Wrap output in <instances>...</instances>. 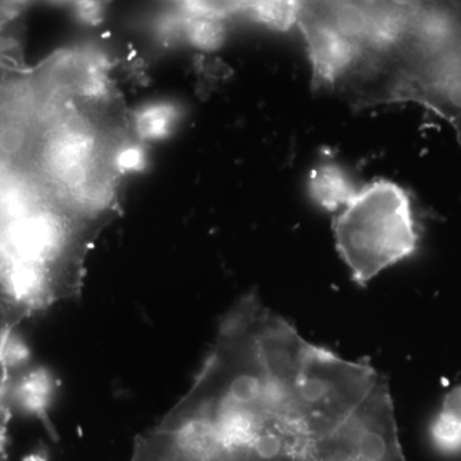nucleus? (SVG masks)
Wrapping results in <instances>:
<instances>
[{
    "instance_id": "1",
    "label": "nucleus",
    "mask_w": 461,
    "mask_h": 461,
    "mask_svg": "<svg viewBox=\"0 0 461 461\" xmlns=\"http://www.w3.org/2000/svg\"><path fill=\"white\" fill-rule=\"evenodd\" d=\"M259 342L285 411L311 439L338 429L371 393L381 375L302 338L293 324L264 306Z\"/></svg>"
},
{
    "instance_id": "2",
    "label": "nucleus",
    "mask_w": 461,
    "mask_h": 461,
    "mask_svg": "<svg viewBox=\"0 0 461 461\" xmlns=\"http://www.w3.org/2000/svg\"><path fill=\"white\" fill-rule=\"evenodd\" d=\"M332 230L339 256L359 286L411 257L420 244L411 196L384 178L357 187L333 218Z\"/></svg>"
},
{
    "instance_id": "3",
    "label": "nucleus",
    "mask_w": 461,
    "mask_h": 461,
    "mask_svg": "<svg viewBox=\"0 0 461 461\" xmlns=\"http://www.w3.org/2000/svg\"><path fill=\"white\" fill-rule=\"evenodd\" d=\"M302 461H408L387 379L378 378L362 405L338 429L313 439Z\"/></svg>"
},
{
    "instance_id": "4",
    "label": "nucleus",
    "mask_w": 461,
    "mask_h": 461,
    "mask_svg": "<svg viewBox=\"0 0 461 461\" xmlns=\"http://www.w3.org/2000/svg\"><path fill=\"white\" fill-rule=\"evenodd\" d=\"M309 194L318 205L335 212L344 208L357 186L339 166L324 163L311 173Z\"/></svg>"
},
{
    "instance_id": "5",
    "label": "nucleus",
    "mask_w": 461,
    "mask_h": 461,
    "mask_svg": "<svg viewBox=\"0 0 461 461\" xmlns=\"http://www.w3.org/2000/svg\"><path fill=\"white\" fill-rule=\"evenodd\" d=\"M430 439L439 451H461V384L454 387L442 402L441 411L430 423Z\"/></svg>"
},
{
    "instance_id": "6",
    "label": "nucleus",
    "mask_w": 461,
    "mask_h": 461,
    "mask_svg": "<svg viewBox=\"0 0 461 461\" xmlns=\"http://www.w3.org/2000/svg\"><path fill=\"white\" fill-rule=\"evenodd\" d=\"M26 320L5 297L0 296V384H7L9 345L14 330Z\"/></svg>"
},
{
    "instance_id": "7",
    "label": "nucleus",
    "mask_w": 461,
    "mask_h": 461,
    "mask_svg": "<svg viewBox=\"0 0 461 461\" xmlns=\"http://www.w3.org/2000/svg\"><path fill=\"white\" fill-rule=\"evenodd\" d=\"M167 438L168 461H212L202 447L178 430L160 429Z\"/></svg>"
},
{
    "instance_id": "8",
    "label": "nucleus",
    "mask_w": 461,
    "mask_h": 461,
    "mask_svg": "<svg viewBox=\"0 0 461 461\" xmlns=\"http://www.w3.org/2000/svg\"><path fill=\"white\" fill-rule=\"evenodd\" d=\"M131 461H168L165 432L156 427L139 437L133 447Z\"/></svg>"
},
{
    "instance_id": "9",
    "label": "nucleus",
    "mask_w": 461,
    "mask_h": 461,
    "mask_svg": "<svg viewBox=\"0 0 461 461\" xmlns=\"http://www.w3.org/2000/svg\"><path fill=\"white\" fill-rule=\"evenodd\" d=\"M172 122L169 109L156 107L147 109L139 118V129L148 138H160L165 135Z\"/></svg>"
},
{
    "instance_id": "10",
    "label": "nucleus",
    "mask_w": 461,
    "mask_h": 461,
    "mask_svg": "<svg viewBox=\"0 0 461 461\" xmlns=\"http://www.w3.org/2000/svg\"><path fill=\"white\" fill-rule=\"evenodd\" d=\"M27 136L20 124H2L0 126V154L5 158L16 156L25 147Z\"/></svg>"
},
{
    "instance_id": "11",
    "label": "nucleus",
    "mask_w": 461,
    "mask_h": 461,
    "mask_svg": "<svg viewBox=\"0 0 461 461\" xmlns=\"http://www.w3.org/2000/svg\"><path fill=\"white\" fill-rule=\"evenodd\" d=\"M140 162V153L138 150H126L121 156V166L123 168H133L138 163Z\"/></svg>"
},
{
    "instance_id": "12",
    "label": "nucleus",
    "mask_w": 461,
    "mask_h": 461,
    "mask_svg": "<svg viewBox=\"0 0 461 461\" xmlns=\"http://www.w3.org/2000/svg\"><path fill=\"white\" fill-rule=\"evenodd\" d=\"M8 411L7 406L0 400V454H2L3 444H5V426H7Z\"/></svg>"
}]
</instances>
